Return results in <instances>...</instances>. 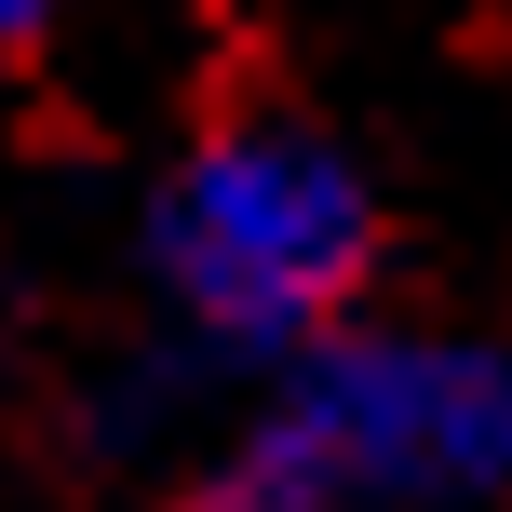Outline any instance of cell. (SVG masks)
I'll return each instance as SVG.
<instances>
[{"instance_id":"cell-1","label":"cell","mask_w":512,"mask_h":512,"mask_svg":"<svg viewBox=\"0 0 512 512\" xmlns=\"http://www.w3.org/2000/svg\"><path fill=\"white\" fill-rule=\"evenodd\" d=\"M512 337H324L216 445L189 512H499Z\"/></svg>"},{"instance_id":"cell-2","label":"cell","mask_w":512,"mask_h":512,"mask_svg":"<svg viewBox=\"0 0 512 512\" xmlns=\"http://www.w3.org/2000/svg\"><path fill=\"white\" fill-rule=\"evenodd\" d=\"M149 270L176 297L189 351L216 364H297L378 270V203H364L351 149L283 108H243L162 176L149 203Z\"/></svg>"},{"instance_id":"cell-3","label":"cell","mask_w":512,"mask_h":512,"mask_svg":"<svg viewBox=\"0 0 512 512\" xmlns=\"http://www.w3.org/2000/svg\"><path fill=\"white\" fill-rule=\"evenodd\" d=\"M41 27H68V0H0V54H27Z\"/></svg>"}]
</instances>
